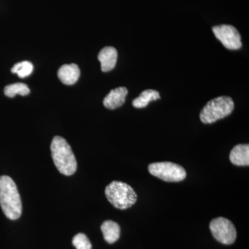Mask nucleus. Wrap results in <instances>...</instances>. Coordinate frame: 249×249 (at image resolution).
Segmentation results:
<instances>
[{
    "instance_id": "1",
    "label": "nucleus",
    "mask_w": 249,
    "mask_h": 249,
    "mask_svg": "<svg viewBox=\"0 0 249 249\" xmlns=\"http://www.w3.org/2000/svg\"><path fill=\"white\" fill-rule=\"evenodd\" d=\"M0 205L6 217L16 220L20 217L22 204L17 186L10 177H0Z\"/></svg>"
},
{
    "instance_id": "2",
    "label": "nucleus",
    "mask_w": 249,
    "mask_h": 249,
    "mask_svg": "<svg viewBox=\"0 0 249 249\" xmlns=\"http://www.w3.org/2000/svg\"><path fill=\"white\" fill-rule=\"evenodd\" d=\"M54 164L62 175L71 176L76 173L77 161L71 146L65 139L56 136L51 144Z\"/></svg>"
},
{
    "instance_id": "3",
    "label": "nucleus",
    "mask_w": 249,
    "mask_h": 249,
    "mask_svg": "<svg viewBox=\"0 0 249 249\" xmlns=\"http://www.w3.org/2000/svg\"><path fill=\"white\" fill-rule=\"evenodd\" d=\"M108 201L116 209L125 210L132 207L137 199L133 188L127 183L114 181L106 188Z\"/></svg>"
},
{
    "instance_id": "4",
    "label": "nucleus",
    "mask_w": 249,
    "mask_h": 249,
    "mask_svg": "<svg viewBox=\"0 0 249 249\" xmlns=\"http://www.w3.org/2000/svg\"><path fill=\"white\" fill-rule=\"evenodd\" d=\"M234 102L229 96H220L210 101L200 113L201 122L211 124L231 114Z\"/></svg>"
},
{
    "instance_id": "5",
    "label": "nucleus",
    "mask_w": 249,
    "mask_h": 249,
    "mask_svg": "<svg viewBox=\"0 0 249 249\" xmlns=\"http://www.w3.org/2000/svg\"><path fill=\"white\" fill-rule=\"evenodd\" d=\"M150 173L167 182H178L186 178V172L181 165L172 162H158L149 165Z\"/></svg>"
},
{
    "instance_id": "6",
    "label": "nucleus",
    "mask_w": 249,
    "mask_h": 249,
    "mask_svg": "<svg viewBox=\"0 0 249 249\" xmlns=\"http://www.w3.org/2000/svg\"><path fill=\"white\" fill-rule=\"evenodd\" d=\"M210 229L214 238L224 245H232L237 237L235 226L227 218L213 219L210 224Z\"/></svg>"
},
{
    "instance_id": "7",
    "label": "nucleus",
    "mask_w": 249,
    "mask_h": 249,
    "mask_svg": "<svg viewBox=\"0 0 249 249\" xmlns=\"http://www.w3.org/2000/svg\"><path fill=\"white\" fill-rule=\"evenodd\" d=\"M213 32L226 48L237 50L242 47L240 33L232 26L227 24L216 26L213 27Z\"/></svg>"
},
{
    "instance_id": "8",
    "label": "nucleus",
    "mask_w": 249,
    "mask_h": 249,
    "mask_svg": "<svg viewBox=\"0 0 249 249\" xmlns=\"http://www.w3.org/2000/svg\"><path fill=\"white\" fill-rule=\"evenodd\" d=\"M127 93L128 91L127 88L124 87L111 90L110 92L103 100V105L109 109L120 107L124 104Z\"/></svg>"
},
{
    "instance_id": "9",
    "label": "nucleus",
    "mask_w": 249,
    "mask_h": 249,
    "mask_svg": "<svg viewBox=\"0 0 249 249\" xmlns=\"http://www.w3.org/2000/svg\"><path fill=\"white\" fill-rule=\"evenodd\" d=\"M117 58V51L114 47H106L101 49L98 55V60L101 62V70L103 72L112 70L116 66Z\"/></svg>"
},
{
    "instance_id": "10",
    "label": "nucleus",
    "mask_w": 249,
    "mask_h": 249,
    "mask_svg": "<svg viewBox=\"0 0 249 249\" xmlns=\"http://www.w3.org/2000/svg\"><path fill=\"white\" fill-rule=\"evenodd\" d=\"M80 75L79 67L76 64L64 65L58 70L59 79L63 84L71 85L78 81Z\"/></svg>"
},
{
    "instance_id": "11",
    "label": "nucleus",
    "mask_w": 249,
    "mask_h": 249,
    "mask_svg": "<svg viewBox=\"0 0 249 249\" xmlns=\"http://www.w3.org/2000/svg\"><path fill=\"white\" fill-rule=\"evenodd\" d=\"M232 164L238 166H248L249 165V145L239 144L232 148L229 156Z\"/></svg>"
},
{
    "instance_id": "12",
    "label": "nucleus",
    "mask_w": 249,
    "mask_h": 249,
    "mask_svg": "<svg viewBox=\"0 0 249 249\" xmlns=\"http://www.w3.org/2000/svg\"><path fill=\"white\" fill-rule=\"evenodd\" d=\"M103 237L105 240L109 244H113L120 237L121 229L117 223L107 220L101 225Z\"/></svg>"
},
{
    "instance_id": "13",
    "label": "nucleus",
    "mask_w": 249,
    "mask_h": 249,
    "mask_svg": "<svg viewBox=\"0 0 249 249\" xmlns=\"http://www.w3.org/2000/svg\"><path fill=\"white\" fill-rule=\"evenodd\" d=\"M160 98V95L158 91L154 89H147L134 100L132 105L136 108H143L146 107L149 103Z\"/></svg>"
},
{
    "instance_id": "14",
    "label": "nucleus",
    "mask_w": 249,
    "mask_h": 249,
    "mask_svg": "<svg viewBox=\"0 0 249 249\" xmlns=\"http://www.w3.org/2000/svg\"><path fill=\"white\" fill-rule=\"evenodd\" d=\"M30 93V89L27 85L22 83H16L7 85L4 88V94L9 98H14L16 95L27 96Z\"/></svg>"
},
{
    "instance_id": "15",
    "label": "nucleus",
    "mask_w": 249,
    "mask_h": 249,
    "mask_svg": "<svg viewBox=\"0 0 249 249\" xmlns=\"http://www.w3.org/2000/svg\"><path fill=\"white\" fill-rule=\"evenodd\" d=\"M33 71L34 65L29 61L18 62L11 69V72L16 73L21 78L30 76Z\"/></svg>"
},
{
    "instance_id": "16",
    "label": "nucleus",
    "mask_w": 249,
    "mask_h": 249,
    "mask_svg": "<svg viewBox=\"0 0 249 249\" xmlns=\"http://www.w3.org/2000/svg\"><path fill=\"white\" fill-rule=\"evenodd\" d=\"M72 243L76 249H91V242L88 237L83 233H78L75 235Z\"/></svg>"
}]
</instances>
